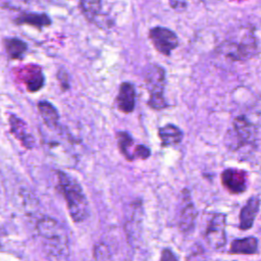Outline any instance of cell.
<instances>
[{"mask_svg": "<svg viewBox=\"0 0 261 261\" xmlns=\"http://www.w3.org/2000/svg\"><path fill=\"white\" fill-rule=\"evenodd\" d=\"M36 230L51 260H68V236L65 227L60 222L51 217H43L37 222Z\"/></svg>", "mask_w": 261, "mask_h": 261, "instance_id": "obj_1", "label": "cell"}, {"mask_svg": "<svg viewBox=\"0 0 261 261\" xmlns=\"http://www.w3.org/2000/svg\"><path fill=\"white\" fill-rule=\"evenodd\" d=\"M57 189L62 194L69 216L82 222L89 216V203L79 181L64 171H57Z\"/></svg>", "mask_w": 261, "mask_h": 261, "instance_id": "obj_2", "label": "cell"}, {"mask_svg": "<svg viewBox=\"0 0 261 261\" xmlns=\"http://www.w3.org/2000/svg\"><path fill=\"white\" fill-rule=\"evenodd\" d=\"M144 83L149 92L147 105L153 110H163L168 107L164 96L166 86L165 69L158 64H149L144 72Z\"/></svg>", "mask_w": 261, "mask_h": 261, "instance_id": "obj_3", "label": "cell"}, {"mask_svg": "<svg viewBox=\"0 0 261 261\" xmlns=\"http://www.w3.org/2000/svg\"><path fill=\"white\" fill-rule=\"evenodd\" d=\"M221 52L229 59L234 61L248 60L257 54V42L250 31L241 41L227 40L221 44Z\"/></svg>", "mask_w": 261, "mask_h": 261, "instance_id": "obj_4", "label": "cell"}, {"mask_svg": "<svg viewBox=\"0 0 261 261\" xmlns=\"http://www.w3.org/2000/svg\"><path fill=\"white\" fill-rule=\"evenodd\" d=\"M258 134L257 125L250 121L246 116H237L232 121L231 136H228L226 145L231 150H237L245 145L251 144L256 140Z\"/></svg>", "mask_w": 261, "mask_h": 261, "instance_id": "obj_5", "label": "cell"}, {"mask_svg": "<svg viewBox=\"0 0 261 261\" xmlns=\"http://www.w3.org/2000/svg\"><path fill=\"white\" fill-rule=\"evenodd\" d=\"M149 39L155 50L160 54L169 56L178 47L177 35L165 27H154L149 30Z\"/></svg>", "mask_w": 261, "mask_h": 261, "instance_id": "obj_6", "label": "cell"}, {"mask_svg": "<svg viewBox=\"0 0 261 261\" xmlns=\"http://www.w3.org/2000/svg\"><path fill=\"white\" fill-rule=\"evenodd\" d=\"M204 239L207 245L213 250H219L226 243L225 237V215L223 213H214L205 229Z\"/></svg>", "mask_w": 261, "mask_h": 261, "instance_id": "obj_7", "label": "cell"}, {"mask_svg": "<svg viewBox=\"0 0 261 261\" xmlns=\"http://www.w3.org/2000/svg\"><path fill=\"white\" fill-rule=\"evenodd\" d=\"M196 216L197 211L192 201L190 192L185 189L180 194L177 207V225L179 229L185 233L192 231L195 226Z\"/></svg>", "mask_w": 261, "mask_h": 261, "instance_id": "obj_8", "label": "cell"}, {"mask_svg": "<svg viewBox=\"0 0 261 261\" xmlns=\"http://www.w3.org/2000/svg\"><path fill=\"white\" fill-rule=\"evenodd\" d=\"M247 173L238 168H227L221 173L223 187L231 194H241L247 189Z\"/></svg>", "mask_w": 261, "mask_h": 261, "instance_id": "obj_9", "label": "cell"}, {"mask_svg": "<svg viewBox=\"0 0 261 261\" xmlns=\"http://www.w3.org/2000/svg\"><path fill=\"white\" fill-rule=\"evenodd\" d=\"M137 91L134 84L123 82L120 84L117 96L115 98V105L117 109L123 113H132L136 107Z\"/></svg>", "mask_w": 261, "mask_h": 261, "instance_id": "obj_10", "label": "cell"}, {"mask_svg": "<svg viewBox=\"0 0 261 261\" xmlns=\"http://www.w3.org/2000/svg\"><path fill=\"white\" fill-rule=\"evenodd\" d=\"M8 122L10 133L13 135V137L18 140L25 149H32L35 146L36 140L33 134H31L28 124L20 117L14 114L9 115Z\"/></svg>", "mask_w": 261, "mask_h": 261, "instance_id": "obj_11", "label": "cell"}, {"mask_svg": "<svg viewBox=\"0 0 261 261\" xmlns=\"http://www.w3.org/2000/svg\"><path fill=\"white\" fill-rule=\"evenodd\" d=\"M260 208V199L257 196L251 197L240 212V228L243 230L252 227Z\"/></svg>", "mask_w": 261, "mask_h": 261, "instance_id": "obj_12", "label": "cell"}, {"mask_svg": "<svg viewBox=\"0 0 261 261\" xmlns=\"http://www.w3.org/2000/svg\"><path fill=\"white\" fill-rule=\"evenodd\" d=\"M13 21L18 25L28 24L38 30L48 28L52 23L50 16L45 12H23L15 17Z\"/></svg>", "mask_w": 261, "mask_h": 261, "instance_id": "obj_13", "label": "cell"}, {"mask_svg": "<svg viewBox=\"0 0 261 261\" xmlns=\"http://www.w3.org/2000/svg\"><path fill=\"white\" fill-rule=\"evenodd\" d=\"M158 136L163 147H174L181 143L184 139L182 130L172 123H167L158 128Z\"/></svg>", "mask_w": 261, "mask_h": 261, "instance_id": "obj_14", "label": "cell"}, {"mask_svg": "<svg viewBox=\"0 0 261 261\" xmlns=\"http://www.w3.org/2000/svg\"><path fill=\"white\" fill-rule=\"evenodd\" d=\"M37 107L46 126L50 129H56L59 125V113L55 106L47 100H41L38 102Z\"/></svg>", "mask_w": 261, "mask_h": 261, "instance_id": "obj_15", "label": "cell"}, {"mask_svg": "<svg viewBox=\"0 0 261 261\" xmlns=\"http://www.w3.org/2000/svg\"><path fill=\"white\" fill-rule=\"evenodd\" d=\"M116 141L120 153L126 160L134 161L135 159H137L138 145L134 144V139L127 132H117Z\"/></svg>", "mask_w": 261, "mask_h": 261, "instance_id": "obj_16", "label": "cell"}, {"mask_svg": "<svg viewBox=\"0 0 261 261\" xmlns=\"http://www.w3.org/2000/svg\"><path fill=\"white\" fill-rule=\"evenodd\" d=\"M7 57L13 60H21L28 50V44L19 38L8 37L3 40Z\"/></svg>", "mask_w": 261, "mask_h": 261, "instance_id": "obj_17", "label": "cell"}, {"mask_svg": "<svg viewBox=\"0 0 261 261\" xmlns=\"http://www.w3.org/2000/svg\"><path fill=\"white\" fill-rule=\"evenodd\" d=\"M258 250V241L254 237H247L244 239H238L231 242L229 252L231 254H255Z\"/></svg>", "mask_w": 261, "mask_h": 261, "instance_id": "obj_18", "label": "cell"}, {"mask_svg": "<svg viewBox=\"0 0 261 261\" xmlns=\"http://www.w3.org/2000/svg\"><path fill=\"white\" fill-rule=\"evenodd\" d=\"M80 7L84 16L93 22L102 8L101 0H80Z\"/></svg>", "mask_w": 261, "mask_h": 261, "instance_id": "obj_19", "label": "cell"}, {"mask_svg": "<svg viewBox=\"0 0 261 261\" xmlns=\"http://www.w3.org/2000/svg\"><path fill=\"white\" fill-rule=\"evenodd\" d=\"M45 84V76L42 69L38 68L33 70L25 79V87L29 92L35 93L43 88Z\"/></svg>", "mask_w": 261, "mask_h": 261, "instance_id": "obj_20", "label": "cell"}, {"mask_svg": "<svg viewBox=\"0 0 261 261\" xmlns=\"http://www.w3.org/2000/svg\"><path fill=\"white\" fill-rule=\"evenodd\" d=\"M187 261H206V255L203 248L198 244H195V246L190 251Z\"/></svg>", "mask_w": 261, "mask_h": 261, "instance_id": "obj_21", "label": "cell"}, {"mask_svg": "<svg viewBox=\"0 0 261 261\" xmlns=\"http://www.w3.org/2000/svg\"><path fill=\"white\" fill-rule=\"evenodd\" d=\"M56 76H57V81H58V83H59V86H60L61 90H62V91H67V90H69V88H70V86H69V75H68L66 69H64V68L61 67V68L57 71Z\"/></svg>", "mask_w": 261, "mask_h": 261, "instance_id": "obj_22", "label": "cell"}, {"mask_svg": "<svg viewBox=\"0 0 261 261\" xmlns=\"http://www.w3.org/2000/svg\"><path fill=\"white\" fill-rule=\"evenodd\" d=\"M168 1H169L170 7L177 11L185 10L188 6V0H168Z\"/></svg>", "mask_w": 261, "mask_h": 261, "instance_id": "obj_23", "label": "cell"}, {"mask_svg": "<svg viewBox=\"0 0 261 261\" xmlns=\"http://www.w3.org/2000/svg\"><path fill=\"white\" fill-rule=\"evenodd\" d=\"M160 261H178L175 254L170 249H163L160 256Z\"/></svg>", "mask_w": 261, "mask_h": 261, "instance_id": "obj_24", "label": "cell"}]
</instances>
